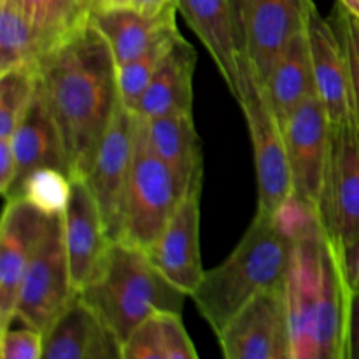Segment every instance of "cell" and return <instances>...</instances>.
I'll use <instances>...</instances> for the list:
<instances>
[{"instance_id":"ba28073f","label":"cell","mask_w":359,"mask_h":359,"mask_svg":"<svg viewBox=\"0 0 359 359\" xmlns=\"http://www.w3.org/2000/svg\"><path fill=\"white\" fill-rule=\"evenodd\" d=\"M62 216H51L35 248L13 316L34 326L42 335L77 294L67 258Z\"/></svg>"},{"instance_id":"f546056e","label":"cell","mask_w":359,"mask_h":359,"mask_svg":"<svg viewBox=\"0 0 359 359\" xmlns=\"http://www.w3.org/2000/svg\"><path fill=\"white\" fill-rule=\"evenodd\" d=\"M273 226L291 242L304 241L323 230L319 210L291 193L270 216Z\"/></svg>"},{"instance_id":"d590c367","label":"cell","mask_w":359,"mask_h":359,"mask_svg":"<svg viewBox=\"0 0 359 359\" xmlns=\"http://www.w3.org/2000/svg\"><path fill=\"white\" fill-rule=\"evenodd\" d=\"M349 359H359V293L353 297V311H351Z\"/></svg>"},{"instance_id":"30bf717a","label":"cell","mask_w":359,"mask_h":359,"mask_svg":"<svg viewBox=\"0 0 359 359\" xmlns=\"http://www.w3.org/2000/svg\"><path fill=\"white\" fill-rule=\"evenodd\" d=\"M326 237L340 252L359 235V128L356 123L332 128L328 172L319 202Z\"/></svg>"},{"instance_id":"277c9868","label":"cell","mask_w":359,"mask_h":359,"mask_svg":"<svg viewBox=\"0 0 359 359\" xmlns=\"http://www.w3.org/2000/svg\"><path fill=\"white\" fill-rule=\"evenodd\" d=\"M121 346L156 312L182 314L188 294L175 287L144 249L114 241L95 279L79 291Z\"/></svg>"},{"instance_id":"d6986e66","label":"cell","mask_w":359,"mask_h":359,"mask_svg":"<svg viewBox=\"0 0 359 359\" xmlns=\"http://www.w3.org/2000/svg\"><path fill=\"white\" fill-rule=\"evenodd\" d=\"M177 13L200 39L233 98L238 93V49L230 0H175Z\"/></svg>"},{"instance_id":"ffe728a7","label":"cell","mask_w":359,"mask_h":359,"mask_svg":"<svg viewBox=\"0 0 359 359\" xmlns=\"http://www.w3.org/2000/svg\"><path fill=\"white\" fill-rule=\"evenodd\" d=\"M142 119L147 144L177 175L184 191L202 189L203 154L193 114H167Z\"/></svg>"},{"instance_id":"5b68a950","label":"cell","mask_w":359,"mask_h":359,"mask_svg":"<svg viewBox=\"0 0 359 359\" xmlns=\"http://www.w3.org/2000/svg\"><path fill=\"white\" fill-rule=\"evenodd\" d=\"M184 195L177 175L149 147L144 119L135 114V153L126 188L119 241L149 251L163 233Z\"/></svg>"},{"instance_id":"4dcf8cb0","label":"cell","mask_w":359,"mask_h":359,"mask_svg":"<svg viewBox=\"0 0 359 359\" xmlns=\"http://www.w3.org/2000/svg\"><path fill=\"white\" fill-rule=\"evenodd\" d=\"M44 335L21 319L13 318L0 328V358L42 359Z\"/></svg>"},{"instance_id":"d6a6232c","label":"cell","mask_w":359,"mask_h":359,"mask_svg":"<svg viewBox=\"0 0 359 359\" xmlns=\"http://www.w3.org/2000/svg\"><path fill=\"white\" fill-rule=\"evenodd\" d=\"M18 184V161L9 137H0V193L4 200L13 196Z\"/></svg>"},{"instance_id":"52a82bcc","label":"cell","mask_w":359,"mask_h":359,"mask_svg":"<svg viewBox=\"0 0 359 359\" xmlns=\"http://www.w3.org/2000/svg\"><path fill=\"white\" fill-rule=\"evenodd\" d=\"M238 55L266 83L287 42L307 28L314 0H230Z\"/></svg>"},{"instance_id":"8d00e7d4","label":"cell","mask_w":359,"mask_h":359,"mask_svg":"<svg viewBox=\"0 0 359 359\" xmlns=\"http://www.w3.org/2000/svg\"><path fill=\"white\" fill-rule=\"evenodd\" d=\"M130 2H132V0H100L95 9H116V7H130Z\"/></svg>"},{"instance_id":"f35d334b","label":"cell","mask_w":359,"mask_h":359,"mask_svg":"<svg viewBox=\"0 0 359 359\" xmlns=\"http://www.w3.org/2000/svg\"><path fill=\"white\" fill-rule=\"evenodd\" d=\"M98 2H100V0H88V4H90V9L93 11L95 7H97V4H98Z\"/></svg>"},{"instance_id":"e575fe53","label":"cell","mask_w":359,"mask_h":359,"mask_svg":"<svg viewBox=\"0 0 359 359\" xmlns=\"http://www.w3.org/2000/svg\"><path fill=\"white\" fill-rule=\"evenodd\" d=\"M130 7L144 14H149V16H158V14L167 13L168 9H174L175 0H132Z\"/></svg>"},{"instance_id":"7402d4cb","label":"cell","mask_w":359,"mask_h":359,"mask_svg":"<svg viewBox=\"0 0 359 359\" xmlns=\"http://www.w3.org/2000/svg\"><path fill=\"white\" fill-rule=\"evenodd\" d=\"M9 139L18 161V184L13 196L27 175L39 168L53 167L69 174L62 139L44 100L39 95V86L30 107Z\"/></svg>"},{"instance_id":"f1b7e54d","label":"cell","mask_w":359,"mask_h":359,"mask_svg":"<svg viewBox=\"0 0 359 359\" xmlns=\"http://www.w3.org/2000/svg\"><path fill=\"white\" fill-rule=\"evenodd\" d=\"M70 193L72 177L60 168L44 167L27 175L14 196H21L46 216H62L70 200Z\"/></svg>"},{"instance_id":"7a4b0ae2","label":"cell","mask_w":359,"mask_h":359,"mask_svg":"<svg viewBox=\"0 0 359 359\" xmlns=\"http://www.w3.org/2000/svg\"><path fill=\"white\" fill-rule=\"evenodd\" d=\"M293 359H349L353 290L325 230L294 242L286 276Z\"/></svg>"},{"instance_id":"83f0119b","label":"cell","mask_w":359,"mask_h":359,"mask_svg":"<svg viewBox=\"0 0 359 359\" xmlns=\"http://www.w3.org/2000/svg\"><path fill=\"white\" fill-rule=\"evenodd\" d=\"M39 86L37 67L0 72V137H11L30 107Z\"/></svg>"},{"instance_id":"ac0fdd59","label":"cell","mask_w":359,"mask_h":359,"mask_svg":"<svg viewBox=\"0 0 359 359\" xmlns=\"http://www.w3.org/2000/svg\"><path fill=\"white\" fill-rule=\"evenodd\" d=\"M196 49L182 35L174 41L133 112L151 119L167 114H193V77Z\"/></svg>"},{"instance_id":"7c38bea8","label":"cell","mask_w":359,"mask_h":359,"mask_svg":"<svg viewBox=\"0 0 359 359\" xmlns=\"http://www.w3.org/2000/svg\"><path fill=\"white\" fill-rule=\"evenodd\" d=\"M293 193L319 210L332 151V123L319 97L309 98L284 125Z\"/></svg>"},{"instance_id":"4316f807","label":"cell","mask_w":359,"mask_h":359,"mask_svg":"<svg viewBox=\"0 0 359 359\" xmlns=\"http://www.w3.org/2000/svg\"><path fill=\"white\" fill-rule=\"evenodd\" d=\"M179 35H181V32H179L177 23L170 25L139 56L130 60L125 65L118 67L119 97H121L123 104L132 112L137 109L147 84L153 79L154 72L160 67V63L163 62L165 55H167L168 49L172 48V44H174Z\"/></svg>"},{"instance_id":"603a6c76","label":"cell","mask_w":359,"mask_h":359,"mask_svg":"<svg viewBox=\"0 0 359 359\" xmlns=\"http://www.w3.org/2000/svg\"><path fill=\"white\" fill-rule=\"evenodd\" d=\"M177 9L149 16L133 7L95 9L90 13V23L97 28L111 48L118 67L139 56L165 28L175 25Z\"/></svg>"},{"instance_id":"d4e9b609","label":"cell","mask_w":359,"mask_h":359,"mask_svg":"<svg viewBox=\"0 0 359 359\" xmlns=\"http://www.w3.org/2000/svg\"><path fill=\"white\" fill-rule=\"evenodd\" d=\"M16 6L34 25L44 44L46 53L88 23V0H7Z\"/></svg>"},{"instance_id":"836d02e7","label":"cell","mask_w":359,"mask_h":359,"mask_svg":"<svg viewBox=\"0 0 359 359\" xmlns=\"http://www.w3.org/2000/svg\"><path fill=\"white\" fill-rule=\"evenodd\" d=\"M344 266H346V276L349 280V286L354 294L359 293V235L344 249Z\"/></svg>"},{"instance_id":"2e32d148","label":"cell","mask_w":359,"mask_h":359,"mask_svg":"<svg viewBox=\"0 0 359 359\" xmlns=\"http://www.w3.org/2000/svg\"><path fill=\"white\" fill-rule=\"evenodd\" d=\"M62 219L70 276L79 293L95 279L114 241L83 179H72V193Z\"/></svg>"},{"instance_id":"9a60e30c","label":"cell","mask_w":359,"mask_h":359,"mask_svg":"<svg viewBox=\"0 0 359 359\" xmlns=\"http://www.w3.org/2000/svg\"><path fill=\"white\" fill-rule=\"evenodd\" d=\"M200 193H186L163 233L146 251L154 266L189 298L205 273L200 255Z\"/></svg>"},{"instance_id":"1f68e13d","label":"cell","mask_w":359,"mask_h":359,"mask_svg":"<svg viewBox=\"0 0 359 359\" xmlns=\"http://www.w3.org/2000/svg\"><path fill=\"white\" fill-rule=\"evenodd\" d=\"M330 20L335 25L337 32L342 39L344 49H346L347 63H349L351 70V83H353L354 114H356V125L359 128V20L347 13L339 2L333 7Z\"/></svg>"},{"instance_id":"5bb4252c","label":"cell","mask_w":359,"mask_h":359,"mask_svg":"<svg viewBox=\"0 0 359 359\" xmlns=\"http://www.w3.org/2000/svg\"><path fill=\"white\" fill-rule=\"evenodd\" d=\"M305 30L311 46L316 91L328 112L332 128L356 123L349 63L335 25L314 7Z\"/></svg>"},{"instance_id":"8fae6325","label":"cell","mask_w":359,"mask_h":359,"mask_svg":"<svg viewBox=\"0 0 359 359\" xmlns=\"http://www.w3.org/2000/svg\"><path fill=\"white\" fill-rule=\"evenodd\" d=\"M135 153V112L119 104L102 139L98 153L83 179L97 202L112 241L121 237L126 188Z\"/></svg>"},{"instance_id":"cb8c5ba5","label":"cell","mask_w":359,"mask_h":359,"mask_svg":"<svg viewBox=\"0 0 359 359\" xmlns=\"http://www.w3.org/2000/svg\"><path fill=\"white\" fill-rule=\"evenodd\" d=\"M195 344L189 339L177 312H156L147 318L123 346V359H195Z\"/></svg>"},{"instance_id":"484cf974","label":"cell","mask_w":359,"mask_h":359,"mask_svg":"<svg viewBox=\"0 0 359 359\" xmlns=\"http://www.w3.org/2000/svg\"><path fill=\"white\" fill-rule=\"evenodd\" d=\"M46 48L34 25L7 0H0V72L39 67Z\"/></svg>"},{"instance_id":"8992f818","label":"cell","mask_w":359,"mask_h":359,"mask_svg":"<svg viewBox=\"0 0 359 359\" xmlns=\"http://www.w3.org/2000/svg\"><path fill=\"white\" fill-rule=\"evenodd\" d=\"M237 104L244 112L245 125L255 151L258 177V209L256 214L270 217L273 210L293 193L290 161H287L284 128L277 119L265 86L244 56L238 55Z\"/></svg>"},{"instance_id":"4fadbf2b","label":"cell","mask_w":359,"mask_h":359,"mask_svg":"<svg viewBox=\"0 0 359 359\" xmlns=\"http://www.w3.org/2000/svg\"><path fill=\"white\" fill-rule=\"evenodd\" d=\"M49 219L21 196L6 200L0 223V328L16 312L25 272Z\"/></svg>"},{"instance_id":"44dd1931","label":"cell","mask_w":359,"mask_h":359,"mask_svg":"<svg viewBox=\"0 0 359 359\" xmlns=\"http://www.w3.org/2000/svg\"><path fill=\"white\" fill-rule=\"evenodd\" d=\"M263 86L283 128L304 102L318 97L307 30L287 42Z\"/></svg>"},{"instance_id":"9c48e42d","label":"cell","mask_w":359,"mask_h":359,"mask_svg":"<svg viewBox=\"0 0 359 359\" xmlns=\"http://www.w3.org/2000/svg\"><path fill=\"white\" fill-rule=\"evenodd\" d=\"M226 359H293L286 287L256 294L217 335Z\"/></svg>"},{"instance_id":"e0dca14e","label":"cell","mask_w":359,"mask_h":359,"mask_svg":"<svg viewBox=\"0 0 359 359\" xmlns=\"http://www.w3.org/2000/svg\"><path fill=\"white\" fill-rule=\"evenodd\" d=\"M42 359H123V346L77 293L44 335Z\"/></svg>"},{"instance_id":"3957f363","label":"cell","mask_w":359,"mask_h":359,"mask_svg":"<svg viewBox=\"0 0 359 359\" xmlns=\"http://www.w3.org/2000/svg\"><path fill=\"white\" fill-rule=\"evenodd\" d=\"M293 248L294 242L284 237L270 217L255 214L237 248L219 265L205 270L191 297L214 335L256 294L286 284Z\"/></svg>"},{"instance_id":"6da1fadb","label":"cell","mask_w":359,"mask_h":359,"mask_svg":"<svg viewBox=\"0 0 359 359\" xmlns=\"http://www.w3.org/2000/svg\"><path fill=\"white\" fill-rule=\"evenodd\" d=\"M39 95L65 151L72 179H84L121 104L118 63L100 32L84 23L42 56Z\"/></svg>"},{"instance_id":"74e56055","label":"cell","mask_w":359,"mask_h":359,"mask_svg":"<svg viewBox=\"0 0 359 359\" xmlns=\"http://www.w3.org/2000/svg\"><path fill=\"white\" fill-rule=\"evenodd\" d=\"M344 9L347 11L349 14H353L354 18L359 20V0H337Z\"/></svg>"}]
</instances>
